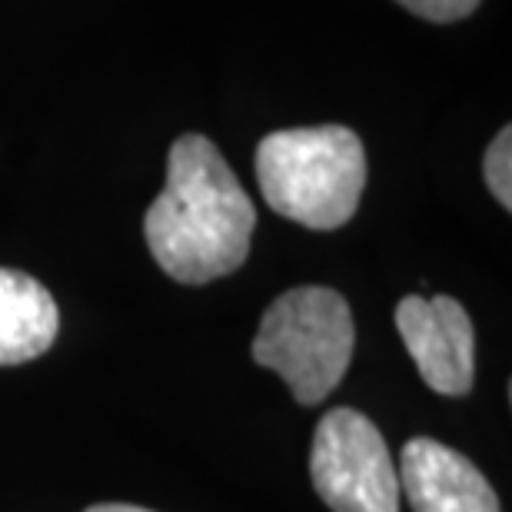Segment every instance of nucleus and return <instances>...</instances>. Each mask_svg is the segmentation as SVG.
<instances>
[{
  "label": "nucleus",
  "instance_id": "nucleus-9",
  "mask_svg": "<svg viewBox=\"0 0 512 512\" xmlns=\"http://www.w3.org/2000/svg\"><path fill=\"white\" fill-rule=\"evenodd\" d=\"M409 14L429 20V24H453V20L469 17L483 0H396Z\"/></svg>",
  "mask_w": 512,
  "mask_h": 512
},
{
  "label": "nucleus",
  "instance_id": "nucleus-5",
  "mask_svg": "<svg viewBox=\"0 0 512 512\" xmlns=\"http://www.w3.org/2000/svg\"><path fill=\"white\" fill-rule=\"evenodd\" d=\"M396 330L423 383L439 396H466L476 380V330L453 296H403Z\"/></svg>",
  "mask_w": 512,
  "mask_h": 512
},
{
  "label": "nucleus",
  "instance_id": "nucleus-10",
  "mask_svg": "<svg viewBox=\"0 0 512 512\" xmlns=\"http://www.w3.org/2000/svg\"><path fill=\"white\" fill-rule=\"evenodd\" d=\"M87 512H153V509H140L130 503H100V506H90Z\"/></svg>",
  "mask_w": 512,
  "mask_h": 512
},
{
  "label": "nucleus",
  "instance_id": "nucleus-3",
  "mask_svg": "<svg viewBox=\"0 0 512 512\" xmlns=\"http://www.w3.org/2000/svg\"><path fill=\"white\" fill-rule=\"evenodd\" d=\"M356 323L330 286H293L266 306L253 336V363L273 370L300 406H316L350 370Z\"/></svg>",
  "mask_w": 512,
  "mask_h": 512
},
{
  "label": "nucleus",
  "instance_id": "nucleus-2",
  "mask_svg": "<svg viewBox=\"0 0 512 512\" xmlns=\"http://www.w3.org/2000/svg\"><path fill=\"white\" fill-rule=\"evenodd\" d=\"M256 180L273 213L310 230H340L360 210L366 150L350 127H293L256 147Z\"/></svg>",
  "mask_w": 512,
  "mask_h": 512
},
{
  "label": "nucleus",
  "instance_id": "nucleus-7",
  "mask_svg": "<svg viewBox=\"0 0 512 512\" xmlns=\"http://www.w3.org/2000/svg\"><path fill=\"white\" fill-rule=\"evenodd\" d=\"M60 310L40 280L0 266V366L44 356L57 340Z\"/></svg>",
  "mask_w": 512,
  "mask_h": 512
},
{
  "label": "nucleus",
  "instance_id": "nucleus-1",
  "mask_svg": "<svg viewBox=\"0 0 512 512\" xmlns=\"http://www.w3.org/2000/svg\"><path fill=\"white\" fill-rule=\"evenodd\" d=\"M256 207L217 143L183 133L167 157V183L143 217V237L170 280L203 286L237 273L250 256Z\"/></svg>",
  "mask_w": 512,
  "mask_h": 512
},
{
  "label": "nucleus",
  "instance_id": "nucleus-8",
  "mask_svg": "<svg viewBox=\"0 0 512 512\" xmlns=\"http://www.w3.org/2000/svg\"><path fill=\"white\" fill-rule=\"evenodd\" d=\"M483 177L489 193L499 200V207H512V130L503 127L489 143L486 157H483Z\"/></svg>",
  "mask_w": 512,
  "mask_h": 512
},
{
  "label": "nucleus",
  "instance_id": "nucleus-4",
  "mask_svg": "<svg viewBox=\"0 0 512 512\" xmlns=\"http://www.w3.org/2000/svg\"><path fill=\"white\" fill-rule=\"evenodd\" d=\"M310 479L333 512H399V476L383 433L360 409H330L313 433Z\"/></svg>",
  "mask_w": 512,
  "mask_h": 512
},
{
  "label": "nucleus",
  "instance_id": "nucleus-6",
  "mask_svg": "<svg viewBox=\"0 0 512 512\" xmlns=\"http://www.w3.org/2000/svg\"><path fill=\"white\" fill-rule=\"evenodd\" d=\"M399 493L413 512H503L496 489L473 459L439 439L416 436L399 453Z\"/></svg>",
  "mask_w": 512,
  "mask_h": 512
}]
</instances>
